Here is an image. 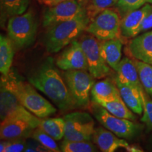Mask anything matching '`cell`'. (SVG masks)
<instances>
[{
  "instance_id": "33",
  "label": "cell",
  "mask_w": 152,
  "mask_h": 152,
  "mask_svg": "<svg viewBox=\"0 0 152 152\" xmlns=\"http://www.w3.org/2000/svg\"><path fill=\"white\" fill-rule=\"evenodd\" d=\"M152 28V11L144 19L143 23L140 28V33L151 29Z\"/></svg>"
},
{
  "instance_id": "36",
  "label": "cell",
  "mask_w": 152,
  "mask_h": 152,
  "mask_svg": "<svg viewBox=\"0 0 152 152\" xmlns=\"http://www.w3.org/2000/svg\"><path fill=\"white\" fill-rule=\"evenodd\" d=\"M126 150L128 151H142V150H140L139 148L135 147V146H131L130 147V145L126 148Z\"/></svg>"
},
{
  "instance_id": "2",
  "label": "cell",
  "mask_w": 152,
  "mask_h": 152,
  "mask_svg": "<svg viewBox=\"0 0 152 152\" xmlns=\"http://www.w3.org/2000/svg\"><path fill=\"white\" fill-rule=\"evenodd\" d=\"M1 85L12 92L26 109L38 118H45L56 112V108L39 94L33 85L18 79L14 74L2 75Z\"/></svg>"
},
{
  "instance_id": "6",
  "label": "cell",
  "mask_w": 152,
  "mask_h": 152,
  "mask_svg": "<svg viewBox=\"0 0 152 152\" xmlns=\"http://www.w3.org/2000/svg\"><path fill=\"white\" fill-rule=\"evenodd\" d=\"M121 20L122 17L118 11L107 9L90 22L85 31L101 41L115 38L122 39Z\"/></svg>"
},
{
  "instance_id": "35",
  "label": "cell",
  "mask_w": 152,
  "mask_h": 152,
  "mask_svg": "<svg viewBox=\"0 0 152 152\" xmlns=\"http://www.w3.org/2000/svg\"><path fill=\"white\" fill-rule=\"evenodd\" d=\"M6 146H7V140H1V143H0V151L5 152Z\"/></svg>"
},
{
  "instance_id": "10",
  "label": "cell",
  "mask_w": 152,
  "mask_h": 152,
  "mask_svg": "<svg viewBox=\"0 0 152 152\" xmlns=\"http://www.w3.org/2000/svg\"><path fill=\"white\" fill-rule=\"evenodd\" d=\"M0 118L1 121L10 118L22 119L35 128L39 127L41 119L26 109L16 96L3 85H1L0 92Z\"/></svg>"
},
{
  "instance_id": "8",
  "label": "cell",
  "mask_w": 152,
  "mask_h": 152,
  "mask_svg": "<svg viewBox=\"0 0 152 152\" xmlns=\"http://www.w3.org/2000/svg\"><path fill=\"white\" fill-rule=\"evenodd\" d=\"M65 134L68 141H91L94 132V122L92 117L85 112L76 111L66 114Z\"/></svg>"
},
{
  "instance_id": "11",
  "label": "cell",
  "mask_w": 152,
  "mask_h": 152,
  "mask_svg": "<svg viewBox=\"0 0 152 152\" xmlns=\"http://www.w3.org/2000/svg\"><path fill=\"white\" fill-rule=\"evenodd\" d=\"M85 9L77 0H67L49 7L44 14V27L48 28L59 23L75 18Z\"/></svg>"
},
{
  "instance_id": "13",
  "label": "cell",
  "mask_w": 152,
  "mask_h": 152,
  "mask_svg": "<svg viewBox=\"0 0 152 152\" xmlns=\"http://www.w3.org/2000/svg\"><path fill=\"white\" fill-rule=\"evenodd\" d=\"M152 11V5L147 4L140 9L128 13L121 20V34L123 37L133 38L140 33V28L144 19Z\"/></svg>"
},
{
  "instance_id": "31",
  "label": "cell",
  "mask_w": 152,
  "mask_h": 152,
  "mask_svg": "<svg viewBox=\"0 0 152 152\" xmlns=\"http://www.w3.org/2000/svg\"><path fill=\"white\" fill-rule=\"evenodd\" d=\"M26 138L14 139L7 140L5 152H21L24 151L26 147Z\"/></svg>"
},
{
  "instance_id": "19",
  "label": "cell",
  "mask_w": 152,
  "mask_h": 152,
  "mask_svg": "<svg viewBox=\"0 0 152 152\" xmlns=\"http://www.w3.org/2000/svg\"><path fill=\"white\" fill-rule=\"evenodd\" d=\"M110 79H106L94 83L91 90L93 102L112 101L122 98L118 87Z\"/></svg>"
},
{
  "instance_id": "14",
  "label": "cell",
  "mask_w": 152,
  "mask_h": 152,
  "mask_svg": "<svg viewBox=\"0 0 152 152\" xmlns=\"http://www.w3.org/2000/svg\"><path fill=\"white\" fill-rule=\"evenodd\" d=\"M35 128L22 119L10 118L1 121L0 137L1 140H9L31 137Z\"/></svg>"
},
{
  "instance_id": "28",
  "label": "cell",
  "mask_w": 152,
  "mask_h": 152,
  "mask_svg": "<svg viewBox=\"0 0 152 152\" xmlns=\"http://www.w3.org/2000/svg\"><path fill=\"white\" fill-rule=\"evenodd\" d=\"M147 4H152V0H118L115 7L123 18L128 13L140 9Z\"/></svg>"
},
{
  "instance_id": "18",
  "label": "cell",
  "mask_w": 152,
  "mask_h": 152,
  "mask_svg": "<svg viewBox=\"0 0 152 152\" xmlns=\"http://www.w3.org/2000/svg\"><path fill=\"white\" fill-rule=\"evenodd\" d=\"M123 40L119 38L104 40L100 42L101 54L106 64L116 71L121 61Z\"/></svg>"
},
{
  "instance_id": "22",
  "label": "cell",
  "mask_w": 152,
  "mask_h": 152,
  "mask_svg": "<svg viewBox=\"0 0 152 152\" xmlns=\"http://www.w3.org/2000/svg\"><path fill=\"white\" fill-rule=\"evenodd\" d=\"M13 45L9 37L0 36V72L2 75H8L10 73L14 56Z\"/></svg>"
},
{
  "instance_id": "24",
  "label": "cell",
  "mask_w": 152,
  "mask_h": 152,
  "mask_svg": "<svg viewBox=\"0 0 152 152\" xmlns=\"http://www.w3.org/2000/svg\"><path fill=\"white\" fill-rule=\"evenodd\" d=\"M56 141L61 140L65 134V121L64 118H41L39 127Z\"/></svg>"
},
{
  "instance_id": "37",
  "label": "cell",
  "mask_w": 152,
  "mask_h": 152,
  "mask_svg": "<svg viewBox=\"0 0 152 152\" xmlns=\"http://www.w3.org/2000/svg\"><path fill=\"white\" fill-rule=\"evenodd\" d=\"M78 2L80 4L83 6V7H86V6L87 5V4L89 3V1H90V0H77Z\"/></svg>"
},
{
  "instance_id": "30",
  "label": "cell",
  "mask_w": 152,
  "mask_h": 152,
  "mask_svg": "<svg viewBox=\"0 0 152 152\" xmlns=\"http://www.w3.org/2000/svg\"><path fill=\"white\" fill-rule=\"evenodd\" d=\"M143 104V115L141 121L147 125L148 130H152V99L149 96V94L144 88L140 90Z\"/></svg>"
},
{
  "instance_id": "9",
  "label": "cell",
  "mask_w": 152,
  "mask_h": 152,
  "mask_svg": "<svg viewBox=\"0 0 152 152\" xmlns=\"http://www.w3.org/2000/svg\"><path fill=\"white\" fill-rule=\"evenodd\" d=\"M84 51L88 71L95 79L104 78L112 74V68L106 64L101 54L100 42L92 35H85L80 39Z\"/></svg>"
},
{
  "instance_id": "12",
  "label": "cell",
  "mask_w": 152,
  "mask_h": 152,
  "mask_svg": "<svg viewBox=\"0 0 152 152\" xmlns=\"http://www.w3.org/2000/svg\"><path fill=\"white\" fill-rule=\"evenodd\" d=\"M56 65L63 71H88L86 57L79 40H73L58 55L56 60Z\"/></svg>"
},
{
  "instance_id": "16",
  "label": "cell",
  "mask_w": 152,
  "mask_h": 152,
  "mask_svg": "<svg viewBox=\"0 0 152 152\" xmlns=\"http://www.w3.org/2000/svg\"><path fill=\"white\" fill-rule=\"evenodd\" d=\"M115 81L116 84L131 85L138 89L144 88L140 79L134 60L124 57L119 63L116 70Z\"/></svg>"
},
{
  "instance_id": "4",
  "label": "cell",
  "mask_w": 152,
  "mask_h": 152,
  "mask_svg": "<svg viewBox=\"0 0 152 152\" xmlns=\"http://www.w3.org/2000/svg\"><path fill=\"white\" fill-rule=\"evenodd\" d=\"M37 30V20L31 10L11 17L7 23L8 37L18 49L30 46L35 41Z\"/></svg>"
},
{
  "instance_id": "29",
  "label": "cell",
  "mask_w": 152,
  "mask_h": 152,
  "mask_svg": "<svg viewBox=\"0 0 152 152\" xmlns=\"http://www.w3.org/2000/svg\"><path fill=\"white\" fill-rule=\"evenodd\" d=\"M31 137L39 142L41 144H42L44 147L47 148L50 151H61L60 148L57 145L56 140L39 128H35L33 130V133H32Z\"/></svg>"
},
{
  "instance_id": "25",
  "label": "cell",
  "mask_w": 152,
  "mask_h": 152,
  "mask_svg": "<svg viewBox=\"0 0 152 152\" xmlns=\"http://www.w3.org/2000/svg\"><path fill=\"white\" fill-rule=\"evenodd\" d=\"M140 79L144 90L152 96V65L134 59Z\"/></svg>"
},
{
  "instance_id": "7",
  "label": "cell",
  "mask_w": 152,
  "mask_h": 152,
  "mask_svg": "<svg viewBox=\"0 0 152 152\" xmlns=\"http://www.w3.org/2000/svg\"><path fill=\"white\" fill-rule=\"evenodd\" d=\"M90 109L101 125L119 137L131 139L140 132V125L133 121L115 116L96 102H92Z\"/></svg>"
},
{
  "instance_id": "1",
  "label": "cell",
  "mask_w": 152,
  "mask_h": 152,
  "mask_svg": "<svg viewBox=\"0 0 152 152\" xmlns=\"http://www.w3.org/2000/svg\"><path fill=\"white\" fill-rule=\"evenodd\" d=\"M28 82L52 101L59 110L68 111L76 109L68 86L54 59L48 57L28 76Z\"/></svg>"
},
{
  "instance_id": "21",
  "label": "cell",
  "mask_w": 152,
  "mask_h": 152,
  "mask_svg": "<svg viewBox=\"0 0 152 152\" xmlns=\"http://www.w3.org/2000/svg\"><path fill=\"white\" fill-rule=\"evenodd\" d=\"M30 1V0H1V26L11 17L26 12Z\"/></svg>"
},
{
  "instance_id": "23",
  "label": "cell",
  "mask_w": 152,
  "mask_h": 152,
  "mask_svg": "<svg viewBox=\"0 0 152 152\" xmlns=\"http://www.w3.org/2000/svg\"><path fill=\"white\" fill-rule=\"evenodd\" d=\"M94 102L103 106L109 113L115 116L133 121L136 120V116L132 113V111L129 109L122 98L112 101H97Z\"/></svg>"
},
{
  "instance_id": "5",
  "label": "cell",
  "mask_w": 152,
  "mask_h": 152,
  "mask_svg": "<svg viewBox=\"0 0 152 152\" xmlns=\"http://www.w3.org/2000/svg\"><path fill=\"white\" fill-rule=\"evenodd\" d=\"M63 77L77 108L90 106V94L94 85V77L87 70L64 71Z\"/></svg>"
},
{
  "instance_id": "32",
  "label": "cell",
  "mask_w": 152,
  "mask_h": 152,
  "mask_svg": "<svg viewBox=\"0 0 152 152\" xmlns=\"http://www.w3.org/2000/svg\"><path fill=\"white\" fill-rule=\"evenodd\" d=\"M24 151L26 152H36V151H40V152H45V151H50L49 150L44 147L42 144H41L39 142L35 140V139L32 138L30 140H28L26 142V147Z\"/></svg>"
},
{
  "instance_id": "3",
  "label": "cell",
  "mask_w": 152,
  "mask_h": 152,
  "mask_svg": "<svg viewBox=\"0 0 152 152\" xmlns=\"http://www.w3.org/2000/svg\"><path fill=\"white\" fill-rule=\"evenodd\" d=\"M90 20L84 9L75 18L48 28L45 39L47 52L57 53L86 30Z\"/></svg>"
},
{
  "instance_id": "26",
  "label": "cell",
  "mask_w": 152,
  "mask_h": 152,
  "mask_svg": "<svg viewBox=\"0 0 152 152\" xmlns=\"http://www.w3.org/2000/svg\"><path fill=\"white\" fill-rule=\"evenodd\" d=\"M64 152H94L98 148L90 141H68L64 140L60 147Z\"/></svg>"
},
{
  "instance_id": "20",
  "label": "cell",
  "mask_w": 152,
  "mask_h": 152,
  "mask_svg": "<svg viewBox=\"0 0 152 152\" xmlns=\"http://www.w3.org/2000/svg\"><path fill=\"white\" fill-rule=\"evenodd\" d=\"M121 97L129 109L138 115L143 112V104L140 89L131 85L116 84Z\"/></svg>"
},
{
  "instance_id": "15",
  "label": "cell",
  "mask_w": 152,
  "mask_h": 152,
  "mask_svg": "<svg viewBox=\"0 0 152 152\" xmlns=\"http://www.w3.org/2000/svg\"><path fill=\"white\" fill-rule=\"evenodd\" d=\"M128 50L134 59L152 65V30L133 37L128 44Z\"/></svg>"
},
{
  "instance_id": "17",
  "label": "cell",
  "mask_w": 152,
  "mask_h": 152,
  "mask_svg": "<svg viewBox=\"0 0 152 152\" xmlns=\"http://www.w3.org/2000/svg\"><path fill=\"white\" fill-rule=\"evenodd\" d=\"M92 140L99 149L104 152H113L119 148L126 149L129 144L105 128L99 127L94 130Z\"/></svg>"
},
{
  "instance_id": "34",
  "label": "cell",
  "mask_w": 152,
  "mask_h": 152,
  "mask_svg": "<svg viewBox=\"0 0 152 152\" xmlns=\"http://www.w3.org/2000/svg\"><path fill=\"white\" fill-rule=\"evenodd\" d=\"M64 1H67V0H41V1L44 4L48 6V7L54 6L57 4H59Z\"/></svg>"
},
{
  "instance_id": "27",
  "label": "cell",
  "mask_w": 152,
  "mask_h": 152,
  "mask_svg": "<svg viewBox=\"0 0 152 152\" xmlns=\"http://www.w3.org/2000/svg\"><path fill=\"white\" fill-rule=\"evenodd\" d=\"M118 0H90L85 7L87 16L90 21L106 9L115 6Z\"/></svg>"
}]
</instances>
